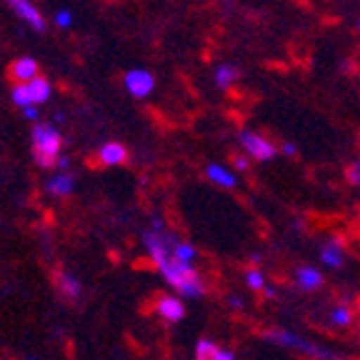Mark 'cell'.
<instances>
[{"instance_id": "7c38bea8", "label": "cell", "mask_w": 360, "mask_h": 360, "mask_svg": "<svg viewBox=\"0 0 360 360\" xmlns=\"http://www.w3.org/2000/svg\"><path fill=\"white\" fill-rule=\"evenodd\" d=\"M321 260H323V265H328V268H333V270L343 268L345 255H343V248H340V243H338V240H326V243H323V245H321Z\"/></svg>"}, {"instance_id": "8fae6325", "label": "cell", "mask_w": 360, "mask_h": 360, "mask_svg": "<svg viewBox=\"0 0 360 360\" xmlns=\"http://www.w3.org/2000/svg\"><path fill=\"white\" fill-rule=\"evenodd\" d=\"M195 360H236V355L231 350L220 348L213 340H200L195 345Z\"/></svg>"}, {"instance_id": "cb8c5ba5", "label": "cell", "mask_w": 360, "mask_h": 360, "mask_svg": "<svg viewBox=\"0 0 360 360\" xmlns=\"http://www.w3.org/2000/svg\"><path fill=\"white\" fill-rule=\"evenodd\" d=\"M348 175H350V183H360V165H353V168L348 170Z\"/></svg>"}, {"instance_id": "5b68a950", "label": "cell", "mask_w": 360, "mask_h": 360, "mask_svg": "<svg viewBox=\"0 0 360 360\" xmlns=\"http://www.w3.org/2000/svg\"><path fill=\"white\" fill-rule=\"evenodd\" d=\"M123 85L133 98H148L155 88V78H153L150 70H143V68H135L128 70L123 78Z\"/></svg>"}, {"instance_id": "484cf974", "label": "cell", "mask_w": 360, "mask_h": 360, "mask_svg": "<svg viewBox=\"0 0 360 360\" xmlns=\"http://www.w3.org/2000/svg\"><path fill=\"white\" fill-rule=\"evenodd\" d=\"M233 165H236L238 170H248V160H245V158H233Z\"/></svg>"}, {"instance_id": "7a4b0ae2", "label": "cell", "mask_w": 360, "mask_h": 360, "mask_svg": "<svg viewBox=\"0 0 360 360\" xmlns=\"http://www.w3.org/2000/svg\"><path fill=\"white\" fill-rule=\"evenodd\" d=\"M263 338L270 340V343L283 345V348L298 350V353L308 355V358H313V360H343V355L333 353V350L323 348V345H318V343H310V340H305V338L295 335V333H290V330H283V328L263 330Z\"/></svg>"}, {"instance_id": "4fadbf2b", "label": "cell", "mask_w": 360, "mask_h": 360, "mask_svg": "<svg viewBox=\"0 0 360 360\" xmlns=\"http://www.w3.org/2000/svg\"><path fill=\"white\" fill-rule=\"evenodd\" d=\"M98 155H101L103 165H120V163H125L128 150H125V146H120V143H105Z\"/></svg>"}, {"instance_id": "603a6c76", "label": "cell", "mask_w": 360, "mask_h": 360, "mask_svg": "<svg viewBox=\"0 0 360 360\" xmlns=\"http://www.w3.org/2000/svg\"><path fill=\"white\" fill-rule=\"evenodd\" d=\"M281 153H283L285 158H295V155H298V146H295V143H283V146H281Z\"/></svg>"}, {"instance_id": "9c48e42d", "label": "cell", "mask_w": 360, "mask_h": 360, "mask_svg": "<svg viewBox=\"0 0 360 360\" xmlns=\"http://www.w3.org/2000/svg\"><path fill=\"white\" fill-rule=\"evenodd\" d=\"M11 78L15 80L18 85L30 83V80L38 78V63H35L33 58H18L11 65Z\"/></svg>"}, {"instance_id": "e0dca14e", "label": "cell", "mask_w": 360, "mask_h": 360, "mask_svg": "<svg viewBox=\"0 0 360 360\" xmlns=\"http://www.w3.org/2000/svg\"><path fill=\"white\" fill-rule=\"evenodd\" d=\"M56 285H58V290H60L63 295H65V298H70V300H75L80 295L78 278L68 276V273H56Z\"/></svg>"}, {"instance_id": "ffe728a7", "label": "cell", "mask_w": 360, "mask_h": 360, "mask_svg": "<svg viewBox=\"0 0 360 360\" xmlns=\"http://www.w3.org/2000/svg\"><path fill=\"white\" fill-rule=\"evenodd\" d=\"M173 253L178 255V258L183 260V263H191V265H193V258H195V248L188 245V243H183V240H178V238H175Z\"/></svg>"}, {"instance_id": "6da1fadb", "label": "cell", "mask_w": 360, "mask_h": 360, "mask_svg": "<svg viewBox=\"0 0 360 360\" xmlns=\"http://www.w3.org/2000/svg\"><path fill=\"white\" fill-rule=\"evenodd\" d=\"M175 238L163 231V223L155 220L153 231L146 233V248L150 258L155 260L158 270L163 273V278L183 295V298H202V278L198 276V270L191 263H183L178 255L173 253Z\"/></svg>"}, {"instance_id": "52a82bcc", "label": "cell", "mask_w": 360, "mask_h": 360, "mask_svg": "<svg viewBox=\"0 0 360 360\" xmlns=\"http://www.w3.org/2000/svg\"><path fill=\"white\" fill-rule=\"evenodd\" d=\"M158 303L155 310L160 313V318H165L168 323H178L183 321V315H186V305L180 303V298H173V295H158Z\"/></svg>"}, {"instance_id": "d4e9b609", "label": "cell", "mask_w": 360, "mask_h": 360, "mask_svg": "<svg viewBox=\"0 0 360 360\" xmlns=\"http://www.w3.org/2000/svg\"><path fill=\"white\" fill-rule=\"evenodd\" d=\"M25 118L28 120H38V105H30V108H25Z\"/></svg>"}, {"instance_id": "ba28073f", "label": "cell", "mask_w": 360, "mask_h": 360, "mask_svg": "<svg viewBox=\"0 0 360 360\" xmlns=\"http://www.w3.org/2000/svg\"><path fill=\"white\" fill-rule=\"evenodd\" d=\"M243 70L236 65V63H218L213 70V83L218 85L220 90H228L240 80Z\"/></svg>"}, {"instance_id": "5bb4252c", "label": "cell", "mask_w": 360, "mask_h": 360, "mask_svg": "<svg viewBox=\"0 0 360 360\" xmlns=\"http://www.w3.org/2000/svg\"><path fill=\"white\" fill-rule=\"evenodd\" d=\"M205 175H208L215 186H220V188H236L238 186L236 173H231V170L223 168V165H215V163L208 165V168H205Z\"/></svg>"}, {"instance_id": "2e32d148", "label": "cell", "mask_w": 360, "mask_h": 360, "mask_svg": "<svg viewBox=\"0 0 360 360\" xmlns=\"http://www.w3.org/2000/svg\"><path fill=\"white\" fill-rule=\"evenodd\" d=\"M28 90H30V98H33V105H40V103H48V101H51L53 88H51V83H48L45 78H40V75L35 80H30Z\"/></svg>"}, {"instance_id": "3957f363", "label": "cell", "mask_w": 360, "mask_h": 360, "mask_svg": "<svg viewBox=\"0 0 360 360\" xmlns=\"http://www.w3.org/2000/svg\"><path fill=\"white\" fill-rule=\"evenodd\" d=\"M63 138L53 125L38 123L33 128V158L40 168H56L60 160Z\"/></svg>"}, {"instance_id": "83f0119b", "label": "cell", "mask_w": 360, "mask_h": 360, "mask_svg": "<svg viewBox=\"0 0 360 360\" xmlns=\"http://www.w3.org/2000/svg\"><path fill=\"white\" fill-rule=\"evenodd\" d=\"M58 168H60V170L68 168V158H60V160H58Z\"/></svg>"}, {"instance_id": "30bf717a", "label": "cell", "mask_w": 360, "mask_h": 360, "mask_svg": "<svg viewBox=\"0 0 360 360\" xmlns=\"http://www.w3.org/2000/svg\"><path fill=\"white\" fill-rule=\"evenodd\" d=\"M295 281H298V288L305 292H313L323 285V273L318 268H310V265H300L295 270Z\"/></svg>"}, {"instance_id": "ac0fdd59", "label": "cell", "mask_w": 360, "mask_h": 360, "mask_svg": "<svg viewBox=\"0 0 360 360\" xmlns=\"http://www.w3.org/2000/svg\"><path fill=\"white\" fill-rule=\"evenodd\" d=\"M330 321L335 323L338 328H348L350 323H353V310H350L348 305H335V308L330 310Z\"/></svg>"}, {"instance_id": "f1b7e54d", "label": "cell", "mask_w": 360, "mask_h": 360, "mask_svg": "<svg viewBox=\"0 0 360 360\" xmlns=\"http://www.w3.org/2000/svg\"><path fill=\"white\" fill-rule=\"evenodd\" d=\"M358 30H360V22H358Z\"/></svg>"}, {"instance_id": "9a60e30c", "label": "cell", "mask_w": 360, "mask_h": 360, "mask_svg": "<svg viewBox=\"0 0 360 360\" xmlns=\"http://www.w3.org/2000/svg\"><path fill=\"white\" fill-rule=\"evenodd\" d=\"M48 193L51 195H58V198H63V195H70L73 193V178L68 173H58V175H53L51 180H48Z\"/></svg>"}, {"instance_id": "f546056e", "label": "cell", "mask_w": 360, "mask_h": 360, "mask_svg": "<svg viewBox=\"0 0 360 360\" xmlns=\"http://www.w3.org/2000/svg\"><path fill=\"white\" fill-rule=\"evenodd\" d=\"M28 360H35V358H28Z\"/></svg>"}, {"instance_id": "7402d4cb", "label": "cell", "mask_w": 360, "mask_h": 360, "mask_svg": "<svg viewBox=\"0 0 360 360\" xmlns=\"http://www.w3.org/2000/svg\"><path fill=\"white\" fill-rule=\"evenodd\" d=\"M70 22H73V18H70V13H68V11H58L56 13V25H58V28H68Z\"/></svg>"}, {"instance_id": "44dd1931", "label": "cell", "mask_w": 360, "mask_h": 360, "mask_svg": "<svg viewBox=\"0 0 360 360\" xmlns=\"http://www.w3.org/2000/svg\"><path fill=\"white\" fill-rule=\"evenodd\" d=\"M245 283L250 285V290H255V292H260V290H265V276L260 273L258 268H250L245 273Z\"/></svg>"}, {"instance_id": "d6986e66", "label": "cell", "mask_w": 360, "mask_h": 360, "mask_svg": "<svg viewBox=\"0 0 360 360\" xmlns=\"http://www.w3.org/2000/svg\"><path fill=\"white\" fill-rule=\"evenodd\" d=\"M11 98H13V103H15L18 108H30L33 105V98H30V90H28V83H20V85H15L13 88V93H11Z\"/></svg>"}, {"instance_id": "8992f818", "label": "cell", "mask_w": 360, "mask_h": 360, "mask_svg": "<svg viewBox=\"0 0 360 360\" xmlns=\"http://www.w3.org/2000/svg\"><path fill=\"white\" fill-rule=\"evenodd\" d=\"M8 6L13 8V13H15L22 22H28L30 28L38 30V33H45V28H48V25H45L43 13H40L38 8L30 3V0H8Z\"/></svg>"}, {"instance_id": "4316f807", "label": "cell", "mask_w": 360, "mask_h": 360, "mask_svg": "<svg viewBox=\"0 0 360 360\" xmlns=\"http://www.w3.org/2000/svg\"><path fill=\"white\" fill-rule=\"evenodd\" d=\"M265 295H268V298H273V295H276V288H270V285H265Z\"/></svg>"}, {"instance_id": "277c9868", "label": "cell", "mask_w": 360, "mask_h": 360, "mask_svg": "<svg viewBox=\"0 0 360 360\" xmlns=\"http://www.w3.org/2000/svg\"><path fill=\"white\" fill-rule=\"evenodd\" d=\"M238 143H240V148L248 153V158H253L258 163H268V160H273V158L278 155V150H281L276 143H270L263 133H255V130H240V133H238Z\"/></svg>"}]
</instances>
